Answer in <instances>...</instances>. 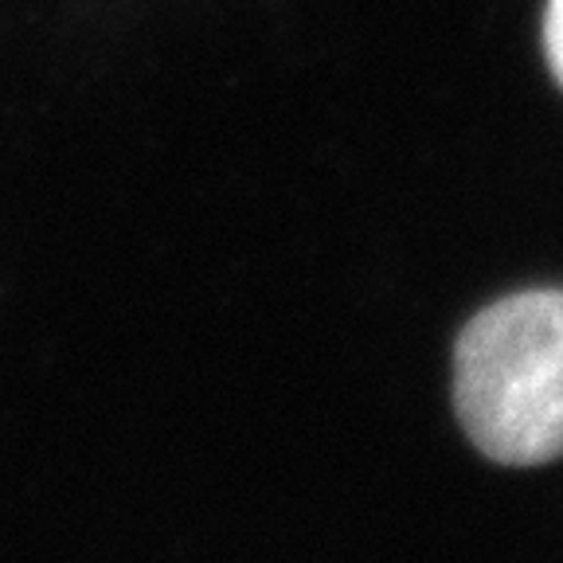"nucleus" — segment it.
I'll use <instances>...</instances> for the list:
<instances>
[{"label":"nucleus","mask_w":563,"mask_h":563,"mask_svg":"<svg viewBox=\"0 0 563 563\" xmlns=\"http://www.w3.org/2000/svg\"><path fill=\"white\" fill-rule=\"evenodd\" d=\"M544 52L548 63H552V75L563 87V0H552L544 16Z\"/></svg>","instance_id":"nucleus-2"},{"label":"nucleus","mask_w":563,"mask_h":563,"mask_svg":"<svg viewBox=\"0 0 563 563\" xmlns=\"http://www.w3.org/2000/svg\"><path fill=\"white\" fill-rule=\"evenodd\" d=\"M454 411L501 466L563 457V290L493 301L454 344Z\"/></svg>","instance_id":"nucleus-1"}]
</instances>
